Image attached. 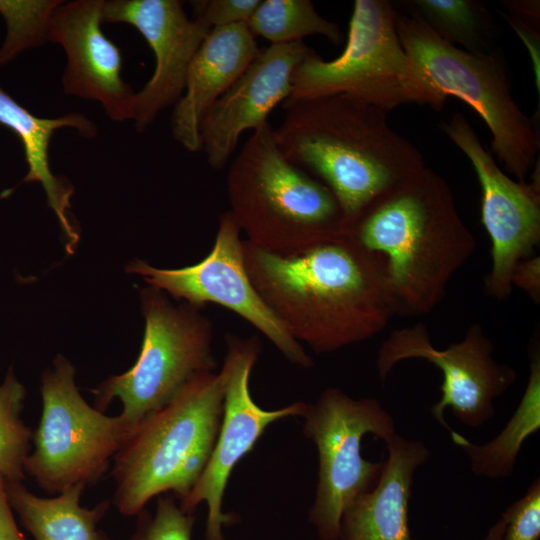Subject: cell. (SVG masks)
<instances>
[{
  "instance_id": "obj_1",
  "label": "cell",
  "mask_w": 540,
  "mask_h": 540,
  "mask_svg": "<svg viewBox=\"0 0 540 540\" xmlns=\"http://www.w3.org/2000/svg\"><path fill=\"white\" fill-rule=\"evenodd\" d=\"M249 278L289 334L318 354L380 333L397 315L384 258L347 232L293 254L243 240Z\"/></svg>"
},
{
  "instance_id": "obj_2",
  "label": "cell",
  "mask_w": 540,
  "mask_h": 540,
  "mask_svg": "<svg viewBox=\"0 0 540 540\" xmlns=\"http://www.w3.org/2000/svg\"><path fill=\"white\" fill-rule=\"evenodd\" d=\"M283 108L274 129L279 149L332 192L348 229L381 195L425 168L419 150L379 107L335 94Z\"/></svg>"
},
{
  "instance_id": "obj_3",
  "label": "cell",
  "mask_w": 540,
  "mask_h": 540,
  "mask_svg": "<svg viewBox=\"0 0 540 540\" xmlns=\"http://www.w3.org/2000/svg\"><path fill=\"white\" fill-rule=\"evenodd\" d=\"M349 232L384 258L401 316L431 312L476 247L447 182L426 167L376 199Z\"/></svg>"
},
{
  "instance_id": "obj_4",
  "label": "cell",
  "mask_w": 540,
  "mask_h": 540,
  "mask_svg": "<svg viewBox=\"0 0 540 540\" xmlns=\"http://www.w3.org/2000/svg\"><path fill=\"white\" fill-rule=\"evenodd\" d=\"M222 374L189 381L168 403L133 429L113 459V505L137 515L154 497L172 492L180 502L212 453L223 415Z\"/></svg>"
},
{
  "instance_id": "obj_5",
  "label": "cell",
  "mask_w": 540,
  "mask_h": 540,
  "mask_svg": "<svg viewBox=\"0 0 540 540\" xmlns=\"http://www.w3.org/2000/svg\"><path fill=\"white\" fill-rule=\"evenodd\" d=\"M226 187L247 241L269 252L293 254L349 232L332 192L284 156L270 123L233 158Z\"/></svg>"
},
{
  "instance_id": "obj_6",
  "label": "cell",
  "mask_w": 540,
  "mask_h": 540,
  "mask_svg": "<svg viewBox=\"0 0 540 540\" xmlns=\"http://www.w3.org/2000/svg\"><path fill=\"white\" fill-rule=\"evenodd\" d=\"M397 9L387 0H355L343 52L324 60L315 50L296 68L283 103L345 94L387 112L408 103L441 110L446 97L401 45Z\"/></svg>"
},
{
  "instance_id": "obj_7",
  "label": "cell",
  "mask_w": 540,
  "mask_h": 540,
  "mask_svg": "<svg viewBox=\"0 0 540 540\" xmlns=\"http://www.w3.org/2000/svg\"><path fill=\"white\" fill-rule=\"evenodd\" d=\"M404 5V11L397 10L396 29L407 55L440 94L465 101L482 117L492 134L494 156L516 181L527 182L538 160L539 137L512 97L503 54L455 47Z\"/></svg>"
},
{
  "instance_id": "obj_8",
  "label": "cell",
  "mask_w": 540,
  "mask_h": 540,
  "mask_svg": "<svg viewBox=\"0 0 540 540\" xmlns=\"http://www.w3.org/2000/svg\"><path fill=\"white\" fill-rule=\"evenodd\" d=\"M145 330L135 364L92 390L94 407L104 411L113 399L119 416L134 429L147 415L168 403L189 381L214 372L213 325L201 308L174 305L162 290L140 291Z\"/></svg>"
},
{
  "instance_id": "obj_9",
  "label": "cell",
  "mask_w": 540,
  "mask_h": 540,
  "mask_svg": "<svg viewBox=\"0 0 540 540\" xmlns=\"http://www.w3.org/2000/svg\"><path fill=\"white\" fill-rule=\"evenodd\" d=\"M40 392L42 412L25 474L51 495L96 484L133 429L86 402L74 366L62 355L42 374Z\"/></svg>"
},
{
  "instance_id": "obj_10",
  "label": "cell",
  "mask_w": 540,
  "mask_h": 540,
  "mask_svg": "<svg viewBox=\"0 0 540 540\" xmlns=\"http://www.w3.org/2000/svg\"><path fill=\"white\" fill-rule=\"evenodd\" d=\"M303 433L318 453V480L309 521L320 540H338L341 516L378 481L384 461L363 458L362 440L372 434L386 442L396 434L392 415L375 398L354 399L325 389L302 416Z\"/></svg>"
},
{
  "instance_id": "obj_11",
  "label": "cell",
  "mask_w": 540,
  "mask_h": 540,
  "mask_svg": "<svg viewBox=\"0 0 540 540\" xmlns=\"http://www.w3.org/2000/svg\"><path fill=\"white\" fill-rule=\"evenodd\" d=\"M492 352L493 344L480 324L471 325L460 342L439 350L431 343L426 325L417 323L394 330L382 342L376 367L382 381L398 362L407 359H423L439 368L443 375L441 397L430 411L451 432L444 418L446 409L462 424L480 427L494 417V399L515 383V369L497 362Z\"/></svg>"
},
{
  "instance_id": "obj_12",
  "label": "cell",
  "mask_w": 540,
  "mask_h": 540,
  "mask_svg": "<svg viewBox=\"0 0 540 540\" xmlns=\"http://www.w3.org/2000/svg\"><path fill=\"white\" fill-rule=\"evenodd\" d=\"M227 352L220 373L224 381V404L220 429L209 460L180 508L193 513L205 502L208 507L205 540H225L223 528L238 521L235 513L223 511V497L235 465L250 452L266 428L291 416H303L307 404L295 402L266 410L253 400L249 379L261 346L256 336L226 335Z\"/></svg>"
},
{
  "instance_id": "obj_13",
  "label": "cell",
  "mask_w": 540,
  "mask_h": 540,
  "mask_svg": "<svg viewBox=\"0 0 540 540\" xmlns=\"http://www.w3.org/2000/svg\"><path fill=\"white\" fill-rule=\"evenodd\" d=\"M240 233L227 211L220 216L211 251L200 262L179 269H160L135 260L125 270L188 304L203 308L207 303H216L226 307L260 331L289 362L302 368L312 367L313 359L254 288L245 267Z\"/></svg>"
},
{
  "instance_id": "obj_14",
  "label": "cell",
  "mask_w": 540,
  "mask_h": 540,
  "mask_svg": "<svg viewBox=\"0 0 540 540\" xmlns=\"http://www.w3.org/2000/svg\"><path fill=\"white\" fill-rule=\"evenodd\" d=\"M441 130L470 160L482 189L481 220L491 239V270L485 292L498 300L512 291L517 263L531 256L540 241L539 179L522 183L511 179L483 147L461 113L440 122Z\"/></svg>"
},
{
  "instance_id": "obj_15",
  "label": "cell",
  "mask_w": 540,
  "mask_h": 540,
  "mask_svg": "<svg viewBox=\"0 0 540 540\" xmlns=\"http://www.w3.org/2000/svg\"><path fill=\"white\" fill-rule=\"evenodd\" d=\"M102 21L132 25L154 53V72L135 94L133 121L142 132L180 99L189 66L212 29L190 19L178 0L103 1Z\"/></svg>"
},
{
  "instance_id": "obj_16",
  "label": "cell",
  "mask_w": 540,
  "mask_h": 540,
  "mask_svg": "<svg viewBox=\"0 0 540 540\" xmlns=\"http://www.w3.org/2000/svg\"><path fill=\"white\" fill-rule=\"evenodd\" d=\"M103 0L61 2L53 11L47 40L67 58L64 93L101 104L113 121L133 120L136 92L121 76L120 49L102 31Z\"/></svg>"
},
{
  "instance_id": "obj_17",
  "label": "cell",
  "mask_w": 540,
  "mask_h": 540,
  "mask_svg": "<svg viewBox=\"0 0 540 540\" xmlns=\"http://www.w3.org/2000/svg\"><path fill=\"white\" fill-rule=\"evenodd\" d=\"M313 51L303 41L260 49L202 121L201 150L211 168L220 170L228 164L243 132L269 123L271 111L291 94L296 68Z\"/></svg>"
},
{
  "instance_id": "obj_18",
  "label": "cell",
  "mask_w": 540,
  "mask_h": 540,
  "mask_svg": "<svg viewBox=\"0 0 540 540\" xmlns=\"http://www.w3.org/2000/svg\"><path fill=\"white\" fill-rule=\"evenodd\" d=\"M255 38L247 24L215 28L196 52L170 120L174 139L188 151L201 150L205 115L258 55Z\"/></svg>"
},
{
  "instance_id": "obj_19",
  "label": "cell",
  "mask_w": 540,
  "mask_h": 540,
  "mask_svg": "<svg viewBox=\"0 0 540 540\" xmlns=\"http://www.w3.org/2000/svg\"><path fill=\"white\" fill-rule=\"evenodd\" d=\"M387 458L375 486L344 510L338 540H413L409 500L416 470L430 458L420 440L397 433L386 442Z\"/></svg>"
},
{
  "instance_id": "obj_20",
  "label": "cell",
  "mask_w": 540,
  "mask_h": 540,
  "mask_svg": "<svg viewBox=\"0 0 540 540\" xmlns=\"http://www.w3.org/2000/svg\"><path fill=\"white\" fill-rule=\"evenodd\" d=\"M0 124L14 132L24 149L28 165L23 182H39L47 196L48 206L54 211L61 230L66 238V251L69 254L79 240L69 210L73 186L55 176L49 165V144L55 131L71 127L87 138L97 134L96 125L81 113H69L56 118H42L29 112L17 103L0 87Z\"/></svg>"
},
{
  "instance_id": "obj_21",
  "label": "cell",
  "mask_w": 540,
  "mask_h": 540,
  "mask_svg": "<svg viewBox=\"0 0 540 540\" xmlns=\"http://www.w3.org/2000/svg\"><path fill=\"white\" fill-rule=\"evenodd\" d=\"M10 505L34 540H109L98 528L110 502L93 508L80 504L84 486L76 485L52 497H39L23 482H6Z\"/></svg>"
},
{
  "instance_id": "obj_22",
  "label": "cell",
  "mask_w": 540,
  "mask_h": 540,
  "mask_svg": "<svg viewBox=\"0 0 540 540\" xmlns=\"http://www.w3.org/2000/svg\"><path fill=\"white\" fill-rule=\"evenodd\" d=\"M540 428V354L530 353L529 378L523 396L504 429L491 441L477 445L452 430V441L468 456L472 472L489 479L508 478L525 440Z\"/></svg>"
},
{
  "instance_id": "obj_23",
  "label": "cell",
  "mask_w": 540,
  "mask_h": 540,
  "mask_svg": "<svg viewBox=\"0 0 540 540\" xmlns=\"http://www.w3.org/2000/svg\"><path fill=\"white\" fill-rule=\"evenodd\" d=\"M444 41L472 53L490 51L495 25L486 5L475 0L407 1Z\"/></svg>"
},
{
  "instance_id": "obj_24",
  "label": "cell",
  "mask_w": 540,
  "mask_h": 540,
  "mask_svg": "<svg viewBox=\"0 0 540 540\" xmlns=\"http://www.w3.org/2000/svg\"><path fill=\"white\" fill-rule=\"evenodd\" d=\"M247 26L254 37L271 44L299 42L311 35H322L334 45L343 40L338 24L322 17L309 0H261Z\"/></svg>"
},
{
  "instance_id": "obj_25",
  "label": "cell",
  "mask_w": 540,
  "mask_h": 540,
  "mask_svg": "<svg viewBox=\"0 0 540 540\" xmlns=\"http://www.w3.org/2000/svg\"><path fill=\"white\" fill-rule=\"evenodd\" d=\"M26 390L9 368L0 385V475L6 482H23L32 448L33 431L22 419Z\"/></svg>"
},
{
  "instance_id": "obj_26",
  "label": "cell",
  "mask_w": 540,
  "mask_h": 540,
  "mask_svg": "<svg viewBox=\"0 0 540 540\" xmlns=\"http://www.w3.org/2000/svg\"><path fill=\"white\" fill-rule=\"evenodd\" d=\"M61 2L0 0V13L8 25V35L0 50V65L10 61L22 50L47 41L50 17Z\"/></svg>"
},
{
  "instance_id": "obj_27",
  "label": "cell",
  "mask_w": 540,
  "mask_h": 540,
  "mask_svg": "<svg viewBox=\"0 0 540 540\" xmlns=\"http://www.w3.org/2000/svg\"><path fill=\"white\" fill-rule=\"evenodd\" d=\"M137 516L128 540H191L195 516L183 511L173 496H158L154 514L143 509Z\"/></svg>"
},
{
  "instance_id": "obj_28",
  "label": "cell",
  "mask_w": 540,
  "mask_h": 540,
  "mask_svg": "<svg viewBox=\"0 0 540 540\" xmlns=\"http://www.w3.org/2000/svg\"><path fill=\"white\" fill-rule=\"evenodd\" d=\"M505 522L502 540H539L540 479L537 477L526 493L502 513Z\"/></svg>"
},
{
  "instance_id": "obj_29",
  "label": "cell",
  "mask_w": 540,
  "mask_h": 540,
  "mask_svg": "<svg viewBox=\"0 0 540 540\" xmlns=\"http://www.w3.org/2000/svg\"><path fill=\"white\" fill-rule=\"evenodd\" d=\"M261 0H206L196 1L194 17L209 28L247 24Z\"/></svg>"
},
{
  "instance_id": "obj_30",
  "label": "cell",
  "mask_w": 540,
  "mask_h": 540,
  "mask_svg": "<svg viewBox=\"0 0 540 540\" xmlns=\"http://www.w3.org/2000/svg\"><path fill=\"white\" fill-rule=\"evenodd\" d=\"M512 286L522 289L537 304L540 302V258H525L514 268Z\"/></svg>"
},
{
  "instance_id": "obj_31",
  "label": "cell",
  "mask_w": 540,
  "mask_h": 540,
  "mask_svg": "<svg viewBox=\"0 0 540 540\" xmlns=\"http://www.w3.org/2000/svg\"><path fill=\"white\" fill-rule=\"evenodd\" d=\"M0 540H28L19 529L10 505L6 483L0 475Z\"/></svg>"
},
{
  "instance_id": "obj_32",
  "label": "cell",
  "mask_w": 540,
  "mask_h": 540,
  "mask_svg": "<svg viewBox=\"0 0 540 540\" xmlns=\"http://www.w3.org/2000/svg\"><path fill=\"white\" fill-rule=\"evenodd\" d=\"M503 6L510 13L516 25L536 32L539 28V2L538 1H505Z\"/></svg>"
},
{
  "instance_id": "obj_33",
  "label": "cell",
  "mask_w": 540,
  "mask_h": 540,
  "mask_svg": "<svg viewBox=\"0 0 540 540\" xmlns=\"http://www.w3.org/2000/svg\"><path fill=\"white\" fill-rule=\"evenodd\" d=\"M505 528V522L500 518L495 524L491 526L484 540H502Z\"/></svg>"
}]
</instances>
